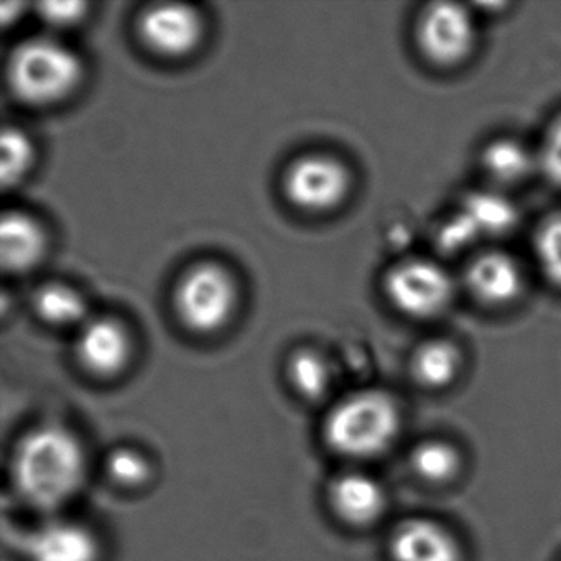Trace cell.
I'll return each instance as SVG.
<instances>
[{
    "label": "cell",
    "mask_w": 561,
    "mask_h": 561,
    "mask_svg": "<svg viewBox=\"0 0 561 561\" xmlns=\"http://www.w3.org/2000/svg\"><path fill=\"white\" fill-rule=\"evenodd\" d=\"M87 456L77 436L61 426L32 430L12 458V481L22 501L42 512L67 504L83 485Z\"/></svg>",
    "instance_id": "cell-1"
},
{
    "label": "cell",
    "mask_w": 561,
    "mask_h": 561,
    "mask_svg": "<svg viewBox=\"0 0 561 561\" xmlns=\"http://www.w3.org/2000/svg\"><path fill=\"white\" fill-rule=\"evenodd\" d=\"M400 428V413L387 393L366 390L341 400L324 422V439L347 458L382 455Z\"/></svg>",
    "instance_id": "cell-2"
},
{
    "label": "cell",
    "mask_w": 561,
    "mask_h": 561,
    "mask_svg": "<svg viewBox=\"0 0 561 561\" xmlns=\"http://www.w3.org/2000/svg\"><path fill=\"white\" fill-rule=\"evenodd\" d=\"M9 84L19 100L50 104L67 96L81 78V64L70 48L51 38H31L12 51Z\"/></svg>",
    "instance_id": "cell-3"
},
{
    "label": "cell",
    "mask_w": 561,
    "mask_h": 561,
    "mask_svg": "<svg viewBox=\"0 0 561 561\" xmlns=\"http://www.w3.org/2000/svg\"><path fill=\"white\" fill-rule=\"evenodd\" d=\"M234 300L231 275L209 262L190 268L176 287L180 320L196 333H213L221 328L231 314Z\"/></svg>",
    "instance_id": "cell-4"
},
{
    "label": "cell",
    "mask_w": 561,
    "mask_h": 561,
    "mask_svg": "<svg viewBox=\"0 0 561 561\" xmlns=\"http://www.w3.org/2000/svg\"><path fill=\"white\" fill-rule=\"evenodd\" d=\"M387 297L393 307L413 318L435 317L453 297V282L438 264L410 259L393 265L386 275Z\"/></svg>",
    "instance_id": "cell-5"
},
{
    "label": "cell",
    "mask_w": 561,
    "mask_h": 561,
    "mask_svg": "<svg viewBox=\"0 0 561 561\" xmlns=\"http://www.w3.org/2000/svg\"><path fill=\"white\" fill-rule=\"evenodd\" d=\"M416 42L432 64L453 67L465 61L474 48V22L462 5L453 2L428 5L420 15Z\"/></svg>",
    "instance_id": "cell-6"
},
{
    "label": "cell",
    "mask_w": 561,
    "mask_h": 561,
    "mask_svg": "<svg viewBox=\"0 0 561 561\" xmlns=\"http://www.w3.org/2000/svg\"><path fill=\"white\" fill-rule=\"evenodd\" d=\"M347 188V170L331 157H301L288 167L284 176L285 195L307 211L334 208L346 196Z\"/></svg>",
    "instance_id": "cell-7"
},
{
    "label": "cell",
    "mask_w": 561,
    "mask_h": 561,
    "mask_svg": "<svg viewBox=\"0 0 561 561\" xmlns=\"http://www.w3.org/2000/svg\"><path fill=\"white\" fill-rule=\"evenodd\" d=\"M202 32V19L190 5H152L139 21L144 44L163 57L190 54L198 45Z\"/></svg>",
    "instance_id": "cell-8"
},
{
    "label": "cell",
    "mask_w": 561,
    "mask_h": 561,
    "mask_svg": "<svg viewBox=\"0 0 561 561\" xmlns=\"http://www.w3.org/2000/svg\"><path fill=\"white\" fill-rule=\"evenodd\" d=\"M514 225L515 209L507 199L478 193L466 199L461 213L443 229L439 241L449 251H455L481 236L504 234Z\"/></svg>",
    "instance_id": "cell-9"
},
{
    "label": "cell",
    "mask_w": 561,
    "mask_h": 561,
    "mask_svg": "<svg viewBox=\"0 0 561 561\" xmlns=\"http://www.w3.org/2000/svg\"><path fill=\"white\" fill-rule=\"evenodd\" d=\"M28 561H98L100 541L84 525L51 520L24 540Z\"/></svg>",
    "instance_id": "cell-10"
},
{
    "label": "cell",
    "mask_w": 561,
    "mask_h": 561,
    "mask_svg": "<svg viewBox=\"0 0 561 561\" xmlns=\"http://www.w3.org/2000/svg\"><path fill=\"white\" fill-rule=\"evenodd\" d=\"M393 561H461V548L451 531L428 518H410L390 538Z\"/></svg>",
    "instance_id": "cell-11"
},
{
    "label": "cell",
    "mask_w": 561,
    "mask_h": 561,
    "mask_svg": "<svg viewBox=\"0 0 561 561\" xmlns=\"http://www.w3.org/2000/svg\"><path fill=\"white\" fill-rule=\"evenodd\" d=\"M129 354V336L116 321L98 318L81 328L77 357L88 373L98 377L114 376L126 366Z\"/></svg>",
    "instance_id": "cell-12"
},
{
    "label": "cell",
    "mask_w": 561,
    "mask_h": 561,
    "mask_svg": "<svg viewBox=\"0 0 561 561\" xmlns=\"http://www.w3.org/2000/svg\"><path fill=\"white\" fill-rule=\"evenodd\" d=\"M330 502L341 520L356 527L373 524L386 508V494L379 482L363 472H350L334 479Z\"/></svg>",
    "instance_id": "cell-13"
},
{
    "label": "cell",
    "mask_w": 561,
    "mask_h": 561,
    "mask_svg": "<svg viewBox=\"0 0 561 561\" xmlns=\"http://www.w3.org/2000/svg\"><path fill=\"white\" fill-rule=\"evenodd\" d=\"M469 290L488 305L514 301L522 291V272L517 262L502 252L479 255L468 268Z\"/></svg>",
    "instance_id": "cell-14"
},
{
    "label": "cell",
    "mask_w": 561,
    "mask_h": 561,
    "mask_svg": "<svg viewBox=\"0 0 561 561\" xmlns=\"http://www.w3.org/2000/svg\"><path fill=\"white\" fill-rule=\"evenodd\" d=\"M41 226L22 213H8L0 222V261L9 272H24L35 265L44 252Z\"/></svg>",
    "instance_id": "cell-15"
},
{
    "label": "cell",
    "mask_w": 561,
    "mask_h": 561,
    "mask_svg": "<svg viewBox=\"0 0 561 561\" xmlns=\"http://www.w3.org/2000/svg\"><path fill=\"white\" fill-rule=\"evenodd\" d=\"M461 356L448 341H430L423 344L412 359L416 382L430 389L449 386L458 376Z\"/></svg>",
    "instance_id": "cell-16"
},
{
    "label": "cell",
    "mask_w": 561,
    "mask_h": 561,
    "mask_svg": "<svg viewBox=\"0 0 561 561\" xmlns=\"http://www.w3.org/2000/svg\"><path fill=\"white\" fill-rule=\"evenodd\" d=\"M485 172L501 183H517L530 173L534 157L522 144L502 139L489 144L482 156Z\"/></svg>",
    "instance_id": "cell-17"
},
{
    "label": "cell",
    "mask_w": 561,
    "mask_h": 561,
    "mask_svg": "<svg viewBox=\"0 0 561 561\" xmlns=\"http://www.w3.org/2000/svg\"><path fill=\"white\" fill-rule=\"evenodd\" d=\"M34 305L45 321L58 327L80 323L87 317L83 297L67 285L50 284L38 288Z\"/></svg>",
    "instance_id": "cell-18"
},
{
    "label": "cell",
    "mask_w": 561,
    "mask_h": 561,
    "mask_svg": "<svg viewBox=\"0 0 561 561\" xmlns=\"http://www.w3.org/2000/svg\"><path fill=\"white\" fill-rule=\"evenodd\" d=\"M412 466L420 478L428 482L451 481L461 468V456L455 446L445 442H425L416 446Z\"/></svg>",
    "instance_id": "cell-19"
},
{
    "label": "cell",
    "mask_w": 561,
    "mask_h": 561,
    "mask_svg": "<svg viewBox=\"0 0 561 561\" xmlns=\"http://www.w3.org/2000/svg\"><path fill=\"white\" fill-rule=\"evenodd\" d=\"M288 377L295 389L310 400L321 399L331 383V370L327 360L310 350L294 354L288 363Z\"/></svg>",
    "instance_id": "cell-20"
},
{
    "label": "cell",
    "mask_w": 561,
    "mask_h": 561,
    "mask_svg": "<svg viewBox=\"0 0 561 561\" xmlns=\"http://www.w3.org/2000/svg\"><path fill=\"white\" fill-rule=\"evenodd\" d=\"M2 163H0V176L4 188L15 185L24 176L31 167L32 144L22 130L8 127L2 133Z\"/></svg>",
    "instance_id": "cell-21"
},
{
    "label": "cell",
    "mask_w": 561,
    "mask_h": 561,
    "mask_svg": "<svg viewBox=\"0 0 561 561\" xmlns=\"http://www.w3.org/2000/svg\"><path fill=\"white\" fill-rule=\"evenodd\" d=\"M535 254L545 275L561 287V216L547 219L538 228Z\"/></svg>",
    "instance_id": "cell-22"
},
{
    "label": "cell",
    "mask_w": 561,
    "mask_h": 561,
    "mask_svg": "<svg viewBox=\"0 0 561 561\" xmlns=\"http://www.w3.org/2000/svg\"><path fill=\"white\" fill-rule=\"evenodd\" d=\"M107 472L117 484L136 488L149 479L150 466L136 449L117 448L106 461Z\"/></svg>",
    "instance_id": "cell-23"
},
{
    "label": "cell",
    "mask_w": 561,
    "mask_h": 561,
    "mask_svg": "<svg viewBox=\"0 0 561 561\" xmlns=\"http://www.w3.org/2000/svg\"><path fill=\"white\" fill-rule=\"evenodd\" d=\"M538 163L550 182L561 185V117L548 130Z\"/></svg>",
    "instance_id": "cell-24"
},
{
    "label": "cell",
    "mask_w": 561,
    "mask_h": 561,
    "mask_svg": "<svg viewBox=\"0 0 561 561\" xmlns=\"http://www.w3.org/2000/svg\"><path fill=\"white\" fill-rule=\"evenodd\" d=\"M87 4L83 2H45L38 5V12L45 22L51 25H71L83 18Z\"/></svg>",
    "instance_id": "cell-25"
}]
</instances>
